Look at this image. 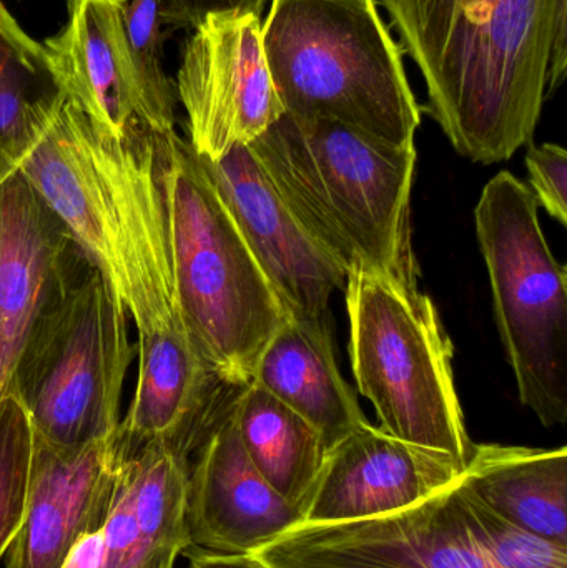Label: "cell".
I'll list each match as a JSON object with an SVG mask.
<instances>
[{
    "label": "cell",
    "instance_id": "cell-1",
    "mask_svg": "<svg viewBox=\"0 0 567 568\" xmlns=\"http://www.w3.org/2000/svg\"><path fill=\"white\" fill-rule=\"evenodd\" d=\"M49 206L136 327L139 374L120 440H163L192 460L236 390L203 363L176 291L155 132L122 139L67 99L7 159Z\"/></svg>",
    "mask_w": 567,
    "mask_h": 568
},
{
    "label": "cell",
    "instance_id": "cell-2",
    "mask_svg": "<svg viewBox=\"0 0 567 568\" xmlns=\"http://www.w3.org/2000/svg\"><path fill=\"white\" fill-rule=\"evenodd\" d=\"M376 2L418 67L429 115L456 152L493 165L531 145L567 0Z\"/></svg>",
    "mask_w": 567,
    "mask_h": 568
},
{
    "label": "cell",
    "instance_id": "cell-3",
    "mask_svg": "<svg viewBox=\"0 0 567 568\" xmlns=\"http://www.w3.org/2000/svg\"><path fill=\"white\" fill-rule=\"evenodd\" d=\"M249 146L296 219L346 273L366 270L418 287L412 243L415 145L283 113Z\"/></svg>",
    "mask_w": 567,
    "mask_h": 568
},
{
    "label": "cell",
    "instance_id": "cell-4",
    "mask_svg": "<svg viewBox=\"0 0 567 568\" xmlns=\"http://www.w3.org/2000/svg\"><path fill=\"white\" fill-rule=\"evenodd\" d=\"M180 306L203 363L233 389L288 317L192 146L155 133Z\"/></svg>",
    "mask_w": 567,
    "mask_h": 568
},
{
    "label": "cell",
    "instance_id": "cell-5",
    "mask_svg": "<svg viewBox=\"0 0 567 568\" xmlns=\"http://www.w3.org/2000/svg\"><path fill=\"white\" fill-rule=\"evenodd\" d=\"M262 37L285 113L415 145L422 109L376 0H272Z\"/></svg>",
    "mask_w": 567,
    "mask_h": 568
},
{
    "label": "cell",
    "instance_id": "cell-6",
    "mask_svg": "<svg viewBox=\"0 0 567 568\" xmlns=\"http://www.w3.org/2000/svg\"><path fill=\"white\" fill-rule=\"evenodd\" d=\"M350 359L379 429L452 457L466 469L475 444L453 379V346L419 287L352 270L345 283Z\"/></svg>",
    "mask_w": 567,
    "mask_h": 568
},
{
    "label": "cell",
    "instance_id": "cell-7",
    "mask_svg": "<svg viewBox=\"0 0 567 568\" xmlns=\"http://www.w3.org/2000/svg\"><path fill=\"white\" fill-rule=\"evenodd\" d=\"M135 351L129 314L89 262L37 321L9 393L22 403L37 436L82 449L119 433Z\"/></svg>",
    "mask_w": 567,
    "mask_h": 568
},
{
    "label": "cell",
    "instance_id": "cell-8",
    "mask_svg": "<svg viewBox=\"0 0 567 568\" xmlns=\"http://www.w3.org/2000/svg\"><path fill=\"white\" fill-rule=\"evenodd\" d=\"M531 190L509 172L475 210L496 321L522 403L546 427L567 420L566 266L549 250Z\"/></svg>",
    "mask_w": 567,
    "mask_h": 568
},
{
    "label": "cell",
    "instance_id": "cell-9",
    "mask_svg": "<svg viewBox=\"0 0 567 568\" xmlns=\"http://www.w3.org/2000/svg\"><path fill=\"white\" fill-rule=\"evenodd\" d=\"M253 556L270 568H495L459 480L386 516L298 524Z\"/></svg>",
    "mask_w": 567,
    "mask_h": 568
},
{
    "label": "cell",
    "instance_id": "cell-10",
    "mask_svg": "<svg viewBox=\"0 0 567 568\" xmlns=\"http://www.w3.org/2000/svg\"><path fill=\"white\" fill-rule=\"evenodd\" d=\"M176 93L200 159L215 162L252 145L285 113L266 63L262 17L240 10L200 22L183 50Z\"/></svg>",
    "mask_w": 567,
    "mask_h": 568
},
{
    "label": "cell",
    "instance_id": "cell-11",
    "mask_svg": "<svg viewBox=\"0 0 567 568\" xmlns=\"http://www.w3.org/2000/svg\"><path fill=\"white\" fill-rule=\"evenodd\" d=\"M200 162L288 316L326 317L348 273L296 219L252 149Z\"/></svg>",
    "mask_w": 567,
    "mask_h": 568
},
{
    "label": "cell",
    "instance_id": "cell-12",
    "mask_svg": "<svg viewBox=\"0 0 567 568\" xmlns=\"http://www.w3.org/2000/svg\"><path fill=\"white\" fill-rule=\"evenodd\" d=\"M463 473L465 467L452 457L403 443L366 423L326 450L302 524L398 513L448 489Z\"/></svg>",
    "mask_w": 567,
    "mask_h": 568
},
{
    "label": "cell",
    "instance_id": "cell-13",
    "mask_svg": "<svg viewBox=\"0 0 567 568\" xmlns=\"http://www.w3.org/2000/svg\"><path fill=\"white\" fill-rule=\"evenodd\" d=\"M89 263L17 172L0 180V399L39 317Z\"/></svg>",
    "mask_w": 567,
    "mask_h": 568
},
{
    "label": "cell",
    "instance_id": "cell-14",
    "mask_svg": "<svg viewBox=\"0 0 567 568\" xmlns=\"http://www.w3.org/2000/svg\"><path fill=\"white\" fill-rule=\"evenodd\" d=\"M232 406L190 460L186 527L190 546L253 556L302 524L303 510L280 496L250 463Z\"/></svg>",
    "mask_w": 567,
    "mask_h": 568
},
{
    "label": "cell",
    "instance_id": "cell-15",
    "mask_svg": "<svg viewBox=\"0 0 567 568\" xmlns=\"http://www.w3.org/2000/svg\"><path fill=\"white\" fill-rule=\"evenodd\" d=\"M117 469V436L62 449L33 433L26 516L6 568H60L80 537L105 524Z\"/></svg>",
    "mask_w": 567,
    "mask_h": 568
},
{
    "label": "cell",
    "instance_id": "cell-16",
    "mask_svg": "<svg viewBox=\"0 0 567 568\" xmlns=\"http://www.w3.org/2000/svg\"><path fill=\"white\" fill-rule=\"evenodd\" d=\"M123 2L70 0L69 22L43 43L67 97L117 139L145 126L126 62Z\"/></svg>",
    "mask_w": 567,
    "mask_h": 568
},
{
    "label": "cell",
    "instance_id": "cell-17",
    "mask_svg": "<svg viewBox=\"0 0 567 568\" xmlns=\"http://www.w3.org/2000/svg\"><path fill=\"white\" fill-rule=\"evenodd\" d=\"M252 383L308 420L326 450L369 423L336 366L325 317H286L260 354Z\"/></svg>",
    "mask_w": 567,
    "mask_h": 568
},
{
    "label": "cell",
    "instance_id": "cell-18",
    "mask_svg": "<svg viewBox=\"0 0 567 568\" xmlns=\"http://www.w3.org/2000/svg\"><path fill=\"white\" fill-rule=\"evenodd\" d=\"M463 489L508 523L567 549V449L475 446Z\"/></svg>",
    "mask_w": 567,
    "mask_h": 568
},
{
    "label": "cell",
    "instance_id": "cell-19",
    "mask_svg": "<svg viewBox=\"0 0 567 568\" xmlns=\"http://www.w3.org/2000/svg\"><path fill=\"white\" fill-rule=\"evenodd\" d=\"M232 410L250 463L303 510L326 454L315 427L255 383L236 390Z\"/></svg>",
    "mask_w": 567,
    "mask_h": 568
},
{
    "label": "cell",
    "instance_id": "cell-20",
    "mask_svg": "<svg viewBox=\"0 0 567 568\" xmlns=\"http://www.w3.org/2000/svg\"><path fill=\"white\" fill-rule=\"evenodd\" d=\"M65 100L45 45L0 2V155Z\"/></svg>",
    "mask_w": 567,
    "mask_h": 568
},
{
    "label": "cell",
    "instance_id": "cell-21",
    "mask_svg": "<svg viewBox=\"0 0 567 568\" xmlns=\"http://www.w3.org/2000/svg\"><path fill=\"white\" fill-rule=\"evenodd\" d=\"M159 0L123 2L126 62L143 122L155 133L175 130V87L163 67Z\"/></svg>",
    "mask_w": 567,
    "mask_h": 568
},
{
    "label": "cell",
    "instance_id": "cell-22",
    "mask_svg": "<svg viewBox=\"0 0 567 568\" xmlns=\"http://www.w3.org/2000/svg\"><path fill=\"white\" fill-rule=\"evenodd\" d=\"M33 429L13 394L0 399V559L23 524L32 464Z\"/></svg>",
    "mask_w": 567,
    "mask_h": 568
},
{
    "label": "cell",
    "instance_id": "cell-23",
    "mask_svg": "<svg viewBox=\"0 0 567 568\" xmlns=\"http://www.w3.org/2000/svg\"><path fill=\"white\" fill-rule=\"evenodd\" d=\"M463 493L468 499L476 532L495 568H567L565 547L508 523L465 489Z\"/></svg>",
    "mask_w": 567,
    "mask_h": 568
},
{
    "label": "cell",
    "instance_id": "cell-24",
    "mask_svg": "<svg viewBox=\"0 0 567 568\" xmlns=\"http://www.w3.org/2000/svg\"><path fill=\"white\" fill-rule=\"evenodd\" d=\"M531 193L551 219L567 225V152L556 143L529 145L526 153Z\"/></svg>",
    "mask_w": 567,
    "mask_h": 568
},
{
    "label": "cell",
    "instance_id": "cell-25",
    "mask_svg": "<svg viewBox=\"0 0 567 568\" xmlns=\"http://www.w3.org/2000/svg\"><path fill=\"white\" fill-rule=\"evenodd\" d=\"M266 0H159L162 26L193 27L213 13L250 12L262 16Z\"/></svg>",
    "mask_w": 567,
    "mask_h": 568
},
{
    "label": "cell",
    "instance_id": "cell-26",
    "mask_svg": "<svg viewBox=\"0 0 567 568\" xmlns=\"http://www.w3.org/2000/svg\"><path fill=\"white\" fill-rule=\"evenodd\" d=\"M183 556L189 560L186 568H270L256 556L216 554L193 546H190Z\"/></svg>",
    "mask_w": 567,
    "mask_h": 568
},
{
    "label": "cell",
    "instance_id": "cell-27",
    "mask_svg": "<svg viewBox=\"0 0 567 568\" xmlns=\"http://www.w3.org/2000/svg\"><path fill=\"white\" fill-rule=\"evenodd\" d=\"M103 557V527L77 540L60 568H100Z\"/></svg>",
    "mask_w": 567,
    "mask_h": 568
},
{
    "label": "cell",
    "instance_id": "cell-28",
    "mask_svg": "<svg viewBox=\"0 0 567 568\" xmlns=\"http://www.w3.org/2000/svg\"><path fill=\"white\" fill-rule=\"evenodd\" d=\"M119 2H123V0H119Z\"/></svg>",
    "mask_w": 567,
    "mask_h": 568
}]
</instances>
